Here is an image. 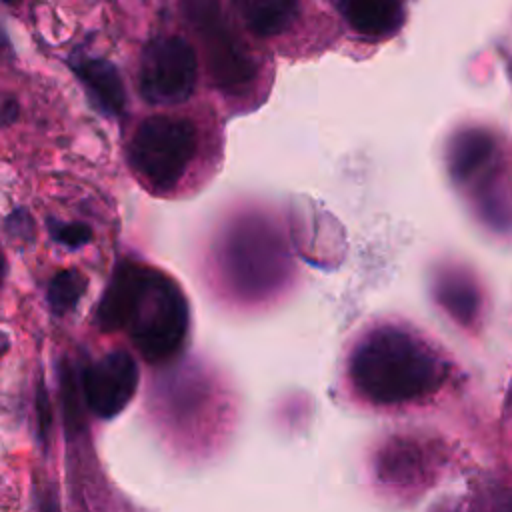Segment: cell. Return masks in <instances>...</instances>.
<instances>
[{
	"label": "cell",
	"instance_id": "obj_1",
	"mask_svg": "<svg viewBox=\"0 0 512 512\" xmlns=\"http://www.w3.org/2000/svg\"><path fill=\"white\" fill-rule=\"evenodd\" d=\"M96 324L104 332L126 330L136 350L156 364L182 348L190 310L184 292L168 274L124 260L114 268L98 302Z\"/></svg>",
	"mask_w": 512,
	"mask_h": 512
},
{
	"label": "cell",
	"instance_id": "obj_5",
	"mask_svg": "<svg viewBox=\"0 0 512 512\" xmlns=\"http://www.w3.org/2000/svg\"><path fill=\"white\" fill-rule=\"evenodd\" d=\"M196 74V52L186 38L178 34L156 36L142 50L138 72L140 94L150 104H180L190 98L196 86Z\"/></svg>",
	"mask_w": 512,
	"mask_h": 512
},
{
	"label": "cell",
	"instance_id": "obj_6",
	"mask_svg": "<svg viewBox=\"0 0 512 512\" xmlns=\"http://www.w3.org/2000/svg\"><path fill=\"white\" fill-rule=\"evenodd\" d=\"M190 22L198 28V34L206 48V60L210 76L220 90L238 92L246 88L254 76L256 66L242 40L230 30L216 4L194 2L186 4Z\"/></svg>",
	"mask_w": 512,
	"mask_h": 512
},
{
	"label": "cell",
	"instance_id": "obj_9",
	"mask_svg": "<svg viewBox=\"0 0 512 512\" xmlns=\"http://www.w3.org/2000/svg\"><path fill=\"white\" fill-rule=\"evenodd\" d=\"M70 68L102 112L122 114L126 104V90L112 62L94 56H74L70 58Z\"/></svg>",
	"mask_w": 512,
	"mask_h": 512
},
{
	"label": "cell",
	"instance_id": "obj_17",
	"mask_svg": "<svg viewBox=\"0 0 512 512\" xmlns=\"http://www.w3.org/2000/svg\"><path fill=\"white\" fill-rule=\"evenodd\" d=\"M36 426H38V438L40 442L46 446L48 444V436H50V428H52V404H50V396L48 390L44 386L42 380H38L36 384Z\"/></svg>",
	"mask_w": 512,
	"mask_h": 512
},
{
	"label": "cell",
	"instance_id": "obj_19",
	"mask_svg": "<svg viewBox=\"0 0 512 512\" xmlns=\"http://www.w3.org/2000/svg\"><path fill=\"white\" fill-rule=\"evenodd\" d=\"M38 508L40 512H60L58 508V500L52 492H42L38 498Z\"/></svg>",
	"mask_w": 512,
	"mask_h": 512
},
{
	"label": "cell",
	"instance_id": "obj_18",
	"mask_svg": "<svg viewBox=\"0 0 512 512\" xmlns=\"http://www.w3.org/2000/svg\"><path fill=\"white\" fill-rule=\"evenodd\" d=\"M20 118V104L14 98H6L0 106V128L12 126Z\"/></svg>",
	"mask_w": 512,
	"mask_h": 512
},
{
	"label": "cell",
	"instance_id": "obj_14",
	"mask_svg": "<svg viewBox=\"0 0 512 512\" xmlns=\"http://www.w3.org/2000/svg\"><path fill=\"white\" fill-rule=\"evenodd\" d=\"M60 398H62V410H64V426L68 436L80 434L84 428V416H82V396L78 378L72 372V366L68 362H62L60 366Z\"/></svg>",
	"mask_w": 512,
	"mask_h": 512
},
{
	"label": "cell",
	"instance_id": "obj_10",
	"mask_svg": "<svg viewBox=\"0 0 512 512\" xmlns=\"http://www.w3.org/2000/svg\"><path fill=\"white\" fill-rule=\"evenodd\" d=\"M338 10L356 34L372 40L390 36L404 20V6L400 2L352 0L340 2Z\"/></svg>",
	"mask_w": 512,
	"mask_h": 512
},
{
	"label": "cell",
	"instance_id": "obj_16",
	"mask_svg": "<svg viewBox=\"0 0 512 512\" xmlns=\"http://www.w3.org/2000/svg\"><path fill=\"white\" fill-rule=\"evenodd\" d=\"M4 232L16 244H32L36 240V222L26 208H16L4 218Z\"/></svg>",
	"mask_w": 512,
	"mask_h": 512
},
{
	"label": "cell",
	"instance_id": "obj_15",
	"mask_svg": "<svg viewBox=\"0 0 512 512\" xmlns=\"http://www.w3.org/2000/svg\"><path fill=\"white\" fill-rule=\"evenodd\" d=\"M46 226L52 240H56L58 244L70 250H78L92 240V228L82 222H60V220L48 218Z\"/></svg>",
	"mask_w": 512,
	"mask_h": 512
},
{
	"label": "cell",
	"instance_id": "obj_4",
	"mask_svg": "<svg viewBox=\"0 0 512 512\" xmlns=\"http://www.w3.org/2000/svg\"><path fill=\"white\" fill-rule=\"evenodd\" d=\"M198 148V132L184 116L156 114L140 122L128 144L132 170L154 192L172 190L186 174Z\"/></svg>",
	"mask_w": 512,
	"mask_h": 512
},
{
	"label": "cell",
	"instance_id": "obj_21",
	"mask_svg": "<svg viewBox=\"0 0 512 512\" xmlns=\"http://www.w3.org/2000/svg\"><path fill=\"white\" fill-rule=\"evenodd\" d=\"M0 52H12V44H10V38L6 36L4 28L0 26Z\"/></svg>",
	"mask_w": 512,
	"mask_h": 512
},
{
	"label": "cell",
	"instance_id": "obj_7",
	"mask_svg": "<svg viewBox=\"0 0 512 512\" xmlns=\"http://www.w3.org/2000/svg\"><path fill=\"white\" fill-rule=\"evenodd\" d=\"M84 406L98 418L120 414L138 388V366L124 350H114L84 366L80 380Z\"/></svg>",
	"mask_w": 512,
	"mask_h": 512
},
{
	"label": "cell",
	"instance_id": "obj_2",
	"mask_svg": "<svg viewBox=\"0 0 512 512\" xmlns=\"http://www.w3.org/2000/svg\"><path fill=\"white\" fill-rule=\"evenodd\" d=\"M446 374L444 358L426 340L396 324L368 330L348 358L356 392L382 406L422 400L444 384Z\"/></svg>",
	"mask_w": 512,
	"mask_h": 512
},
{
	"label": "cell",
	"instance_id": "obj_8",
	"mask_svg": "<svg viewBox=\"0 0 512 512\" xmlns=\"http://www.w3.org/2000/svg\"><path fill=\"white\" fill-rule=\"evenodd\" d=\"M496 154V138L486 128H464L450 140L448 172L456 182H472L488 170Z\"/></svg>",
	"mask_w": 512,
	"mask_h": 512
},
{
	"label": "cell",
	"instance_id": "obj_22",
	"mask_svg": "<svg viewBox=\"0 0 512 512\" xmlns=\"http://www.w3.org/2000/svg\"><path fill=\"white\" fill-rule=\"evenodd\" d=\"M8 346H10V340H8V336H6L4 332H0V358L4 356V352L8 350Z\"/></svg>",
	"mask_w": 512,
	"mask_h": 512
},
{
	"label": "cell",
	"instance_id": "obj_3",
	"mask_svg": "<svg viewBox=\"0 0 512 512\" xmlns=\"http://www.w3.org/2000/svg\"><path fill=\"white\" fill-rule=\"evenodd\" d=\"M222 268L230 282L250 296L278 288L290 272V254L280 230L264 216L236 220L222 242Z\"/></svg>",
	"mask_w": 512,
	"mask_h": 512
},
{
	"label": "cell",
	"instance_id": "obj_11",
	"mask_svg": "<svg viewBox=\"0 0 512 512\" xmlns=\"http://www.w3.org/2000/svg\"><path fill=\"white\" fill-rule=\"evenodd\" d=\"M436 300L460 324H472L480 312L476 280L462 270H446L436 278Z\"/></svg>",
	"mask_w": 512,
	"mask_h": 512
},
{
	"label": "cell",
	"instance_id": "obj_12",
	"mask_svg": "<svg viewBox=\"0 0 512 512\" xmlns=\"http://www.w3.org/2000/svg\"><path fill=\"white\" fill-rule=\"evenodd\" d=\"M300 4L296 2H282V0H252V2H240L238 10L248 26V30L260 38L280 34L290 26L298 12Z\"/></svg>",
	"mask_w": 512,
	"mask_h": 512
},
{
	"label": "cell",
	"instance_id": "obj_13",
	"mask_svg": "<svg viewBox=\"0 0 512 512\" xmlns=\"http://www.w3.org/2000/svg\"><path fill=\"white\" fill-rule=\"evenodd\" d=\"M86 286H88L86 276L76 268L56 272L46 290L50 310L56 316H64V314L72 312L76 308V304L80 302V298L84 296Z\"/></svg>",
	"mask_w": 512,
	"mask_h": 512
},
{
	"label": "cell",
	"instance_id": "obj_20",
	"mask_svg": "<svg viewBox=\"0 0 512 512\" xmlns=\"http://www.w3.org/2000/svg\"><path fill=\"white\" fill-rule=\"evenodd\" d=\"M6 272H8V262H6L4 250H2V246H0V288L4 286V280H6Z\"/></svg>",
	"mask_w": 512,
	"mask_h": 512
}]
</instances>
